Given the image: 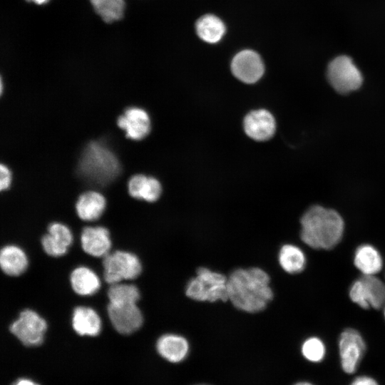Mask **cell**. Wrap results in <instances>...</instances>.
<instances>
[{
	"label": "cell",
	"mask_w": 385,
	"mask_h": 385,
	"mask_svg": "<svg viewBox=\"0 0 385 385\" xmlns=\"http://www.w3.org/2000/svg\"><path fill=\"white\" fill-rule=\"evenodd\" d=\"M270 277L258 267L237 269L227 278L228 300L238 309L262 311L273 298Z\"/></svg>",
	"instance_id": "1"
},
{
	"label": "cell",
	"mask_w": 385,
	"mask_h": 385,
	"mask_svg": "<svg viewBox=\"0 0 385 385\" xmlns=\"http://www.w3.org/2000/svg\"><path fill=\"white\" fill-rule=\"evenodd\" d=\"M300 237L313 249L331 250L341 241L344 222L339 213L321 205L309 207L300 220Z\"/></svg>",
	"instance_id": "2"
},
{
	"label": "cell",
	"mask_w": 385,
	"mask_h": 385,
	"mask_svg": "<svg viewBox=\"0 0 385 385\" xmlns=\"http://www.w3.org/2000/svg\"><path fill=\"white\" fill-rule=\"evenodd\" d=\"M78 168L89 180L103 184L118 174L120 163L115 155L103 143L92 141L83 150Z\"/></svg>",
	"instance_id": "3"
},
{
	"label": "cell",
	"mask_w": 385,
	"mask_h": 385,
	"mask_svg": "<svg viewBox=\"0 0 385 385\" xmlns=\"http://www.w3.org/2000/svg\"><path fill=\"white\" fill-rule=\"evenodd\" d=\"M186 295L195 301L214 302L227 301V278L206 267L197 269L196 276L188 282Z\"/></svg>",
	"instance_id": "4"
},
{
	"label": "cell",
	"mask_w": 385,
	"mask_h": 385,
	"mask_svg": "<svg viewBox=\"0 0 385 385\" xmlns=\"http://www.w3.org/2000/svg\"><path fill=\"white\" fill-rule=\"evenodd\" d=\"M103 265L105 281L111 284L119 283L123 279H133L142 271L138 257L128 252L115 251L103 257Z\"/></svg>",
	"instance_id": "5"
},
{
	"label": "cell",
	"mask_w": 385,
	"mask_h": 385,
	"mask_svg": "<svg viewBox=\"0 0 385 385\" xmlns=\"http://www.w3.org/2000/svg\"><path fill=\"white\" fill-rule=\"evenodd\" d=\"M351 300L360 307L379 309L385 305V283L375 275H364L349 288Z\"/></svg>",
	"instance_id": "6"
},
{
	"label": "cell",
	"mask_w": 385,
	"mask_h": 385,
	"mask_svg": "<svg viewBox=\"0 0 385 385\" xmlns=\"http://www.w3.org/2000/svg\"><path fill=\"white\" fill-rule=\"evenodd\" d=\"M327 78L334 90L342 94L357 90L363 81L361 72L346 56H338L329 63Z\"/></svg>",
	"instance_id": "7"
},
{
	"label": "cell",
	"mask_w": 385,
	"mask_h": 385,
	"mask_svg": "<svg viewBox=\"0 0 385 385\" xmlns=\"http://www.w3.org/2000/svg\"><path fill=\"white\" fill-rule=\"evenodd\" d=\"M47 329L46 321L31 309L22 311L10 326V332L27 346L41 344Z\"/></svg>",
	"instance_id": "8"
},
{
	"label": "cell",
	"mask_w": 385,
	"mask_h": 385,
	"mask_svg": "<svg viewBox=\"0 0 385 385\" xmlns=\"http://www.w3.org/2000/svg\"><path fill=\"white\" fill-rule=\"evenodd\" d=\"M365 342L356 329L347 328L339 338V351L341 366L346 374L354 373L364 354Z\"/></svg>",
	"instance_id": "9"
},
{
	"label": "cell",
	"mask_w": 385,
	"mask_h": 385,
	"mask_svg": "<svg viewBox=\"0 0 385 385\" xmlns=\"http://www.w3.org/2000/svg\"><path fill=\"white\" fill-rule=\"evenodd\" d=\"M108 314L113 327L122 334L133 333L143 322L142 312L136 303H109Z\"/></svg>",
	"instance_id": "10"
},
{
	"label": "cell",
	"mask_w": 385,
	"mask_h": 385,
	"mask_svg": "<svg viewBox=\"0 0 385 385\" xmlns=\"http://www.w3.org/2000/svg\"><path fill=\"white\" fill-rule=\"evenodd\" d=\"M117 125L133 140L145 138L150 130V119L148 113L138 107H130L117 118Z\"/></svg>",
	"instance_id": "11"
},
{
	"label": "cell",
	"mask_w": 385,
	"mask_h": 385,
	"mask_svg": "<svg viewBox=\"0 0 385 385\" xmlns=\"http://www.w3.org/2000/svg\"><path fill=\"white\" fill-rule=\"evenodd\" d=\"M264 65L260 56L251 50H244L235 56L231 63L233 75L246 83L257 81L263 75Z\"/></svg>",
	"instance_id": "12"
},
{
	"label": "cell",
	"mask_w": 385,
	"mask_h": 385,
	"mask_svg": "<svg viewBox=\"0 0 385 385\" xmlns=\"http://www.w3.org/2000/svg\"><path fill=\"white\" fill-rule=\"evenodd\" d=\"M243 126L246 134L258 140H267L275 132V120L272 115L265 109L251 111L245 118Z\"/></svg>",
	"instance_id": "13"
},
{
	"label": "cell",
	"mask_w": 385,
	"mask_h": 385,
	"mask_svg": "<svg viewBox=\"0 0 385 385\" xmlns=\"http://www.w3.org/2000/svg\"><path fill=\"white\" fill-rule=\"evenodd\" d=\"M72 242L71 230L59 222L51 224L48 227V233L41 238L43 250L52 257H60L66 254Z\"/></svg>",
	"instance_id": "14"
},
{
	"label": "cell",
	"mask_w": 385,
	"mask_h": 385,
	"mask_svg": "<svg viewBox=\"0 0 385 385\" xmlns=\"http://www.w3.org/2000/svg\"><path fill=\"white\" fill-rule=\"evenodd\" d=\"M81 242L83 251L93 257H105L111 247L109 232L103 227H85Z\"/></svg>",
	"instance_id": "15"
},
{
	"label": "cell",
	"mask_w": 385,
	"mask_h": 385,
	"mask_svg": "<svg viewBox=\"0 0 385 385\" xmlns=\"http://www.w3.org/2000/svg\"><path fill=\"white\" fill-rule=\"evenodd\" d=\"M128 191L133 198L153 202L160 197L162 188L155 178L136 174L128 182Z\"/></svg>",
	"instance_id": "16"
},
{
	"label": "cell",
	"mask_w": 385,
	"mask_h": 385,
	"mask_svg": "<svg viewBox=\"0 0 385 385\" xmlns=\"http://www.w3.org/2000/svg\"><path fill=\"white\" fill-rule=\"evenodd\" d=\"M158 354L170 362L178 363L185 359L189 351V344L185 338L174 334H166L157 341Z\"/></svg>",
	"instance_id": "17"
},
{
	"label": "cell",
	"mask_w": 385,
	"mask_h": 385,
	"mask_svg": "<svg viewBox=\"0 0 385 385\" xmlns=\"http://www.w3.org/2000/svg\"><path fill=\"white\" fill-rule=\"evenodd\" d=\"M106 206L104 196L96 191L82 193L76 203L78 216L84 221H93L103 214Z\"/></svg>",
	"instance_id": "18"
},
{
	"label": "cell",
	"mask_w": 385,
	"mask_h": 385,
	"mask_svg": "<svg viewBox=\"0 0 385 385\" xmlns=\"http://www.w3.org/2000/svg\"><path fill=\"white\" fill-rule=\"evenodd\" d=\"M72 327L81 336H97L101 329V321L97 312L90 307H78L73 313Z\"/></svg>",
	"instance_id": "19"
},
{
	"label": "cell",
	"mask_w": 385,
	"mask_h": 385,
	"mask_svg": "<svg viewBox=\"0 0 385 385\" xmlns=\"http://www.w3.org/2000/svg\"><path fill=\"white\" fill-rule=\"evenodd\" d=\"M354 264L364 275H375L381 270L383 260L376 247L363 244L355 250Z\"/></svg>",
	"instance_id": "20"
},
{
	"label": "cell",
	"mask_w": 385,
	"mask_h": 385,
	"mask_svg": "<svg viewBox=\"0 0 385 385\" xmlns=\"http://www.w3.org/2000/svg\"><path fill=\"white\" fill-rule=\"evenodd\" d=\"M0 266L5 274L19 276L27 269L28 259L20 247L6 245L0 252Z\"/></svg>",
	"instance_id": "21"
},
{
	"label": "cell",
	"mask_w": 385,
	"mask_h": 385,
	"mask_svg": "<svg viewBox=\"0 0 385 385\" xmlns=\"http://www.w3.org/2000/svg\"><path fill=\"white\" fill-rule=\"evenodd\" d=\"M70 281L73 291L82 296L91 295L101 287V282L96 274L86 267L73 270Z\"/></svg>",
	"instance_id": "22"
},
{
	"label": "cell",
	"mask_w": 385,
	"mask_h": 385,
	"mask_svg": "<svg viewBox=\"0 0 385 385\" xmlns=\"http://www.w3.org/2000/svg\"><path fill=\"white\" fill-rule=\"evenodd\" d=\"M196 31L202 40L210 43H215L220 41L225 34V26L218 17L207 14L197 20Z\"/></svg>",
	"instance_id": "23"
},
{
	"label": "cell",
	"mask_w": 385,
	"mask_h": 385,
	"mask_svg": "<svg viewBox=\"0 0 385 385\" xmlns=\"http://www.w3.org/2000/svg\"><path fill=\"white\" fill-rule=\"evenodd\" d=\"M279 262L286 272L297 274L304 269L306 257L299 247L287 244L283 245L279 250Z\"/></svg>",
	"instance_id": "24"
},
{
	"label": "cell",
	"mask_w": 385,
	"mask_h": 385,
	"mask_svg": "<svg viewBox=\"0 0 385 385\" xmlns=\"http://www.w3.org/2000/svg\"><path fill=\"white\" fill-rule=\"evenodd\" d=\"M93 9L107 23L120 20L124 14V0H89Z\"/></svg>",
	"instance_id": "25"
},
{
	"label": "cell",
	"mask_w": 385,
	"mask_h": 385,
	"mask_svg": "<svg viewBox=\"0 0 385 385\" xmlns=\"http://www.w3.org/2000/svg\"><path fill=\"white\" fill-rule=\"evenodd\" d=\"M110 303L126 304L136 303L140 299V292L133 284H113L108 290Z\"/></svg>",
	"instance_id": "26"
},
{
	"label": "cell",
	"mask_w": 385,
	"mask_h": 385,
	"mask_svg": "<svg viewBox=\"0 0 385 385\" xmlns=\"http://www.w3.org/2000/svg\"><path fill=\"white\" fill-rule=\"evenodd\" d=\"M303 356L309 361L318 363L325 356L326 347L324 342L317 337L307 338L301 347Z\"/></svg>",
	"instance_id": "27"
},
{
	"label": "cell",
	"mask_w": 385,
	"mask_h": 385,
	"mask_svg": "<svg viewBox=\"0 0 385 385\" xmlns=\"http://www.w3.org/2000/svg\"><path fill=\"white\" fill-rule=\"evenodd\" d=\"M12 182V173L9 167L1 163L0 165V190H6L9 188Z\"/></svg>",
	"instance_id": "28"
},
{
	"label": "cell",
	"mask_w": 385,
	"mask_h": 385,
	"mask_svg": "<svg viewBox=\"0 0 385 385\" xmlns=\"http://www.w3.org/2000/svg\"><path fill=\"white\" fill-rule=\"evenodd\" d=\"M350 385H379V384L372 377L360 376L355 378Z\"/></svg>",
	"instance_id": "29"
},
{
	"label": "cell",
	"mask_w": 385,
	"mask_h": 385,
	"mask_svg": "<svg viewBox=\"0 0 385 385\" xmlns=\"http://www.w3.org/2000/svg\"><path fill=\"white\" fill-rule=\"evenodd\" d=\"M12 385H39L36 382L29 379H19L16 380Z\"/></svg>",
	"instance_id": "30"
},
{
	"label": "cell",
	"mask_w": 385,
	"mask_h": 385,
	"mask_svg": "<svg viewBox=\"0 0 385 385\" xmlns=\"http://www.w3.org/2000/svg\"><path fill=\"white\" fill-rule=\"evenodd\" d=\"M26 1L34 2L38 5H42V4H46L50 0H26Z\"/></svg>",
	"instance_id": "31"
},
{
	"label": "cell",
	"mask_w": 385,
	"mask_h": 385,
	"mask_svg": "<svg viewBox=\"0 0 385 385\" xmlns=\"http://www.w3.org/2000/svg\"><path fill=\"white\" fill-rule=\"evenodd\" d=\"M294 385H314V384L307 381H300V382L296 383Z\"/></svg>",
	"instance_id": "32"
},
{
	"label": "cell",
	"mask_w": 385,
	"mask_h": 385,
	"mask_svg": "<svg viewBox=\"0 0 385 385\" xmlns=\"http://www.w3.org/2000/svg\"><path fill=\"white\" fill-rule=\"evenodd\" d=\"M384 318H385V305H384Z\"/></svg>",
	"instance_id": "33"
},
{
	"label": "cell",
	"mask_w": 385,
	"mask_h": 385,
	"mask_svg": "<svg viewBox=\"0 0 385 385\" xmlns=\"http://www.w3.org/2000/svg\"><path fill=\"white\" fill-rule=\"evenodd\" d=\"M197 385H207V384H197Z\"/></svg>",
	"instance_id": "34"
}]
</instances>
